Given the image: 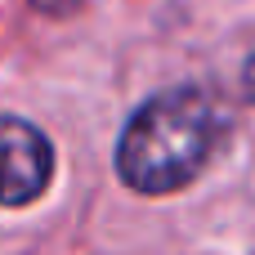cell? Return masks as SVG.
Segmentation results:
<instances>
[{
    "label": "cell",
    "instance_id": "cell-1",
    "mask_svg": "<svg viewBox=\"0 0 255 255\" xmlns=\"http://www.w3.org/2000/svg\"><path fill=\"white\" fill-rule=\"evenodd\" d=\"M220 139V112L206 90L175 85L166 94H152L121 130L117 139V175L126 188L166 197L193 184L215 152Z\"/></svg>",
    "mask_w": 255,
    "mask_h": 255
},
{
    "label": "cell",
    "instance_id": "cell-2",
    "mask_svg": "<svg viewBox=\"0 0 255 255\" xmlns=\"http://www.w3.org/2000/svg\"><path fill=\"white\" fill-rule=\"evenodd\" d=\"M49 175H54L49 139L22 117H0V206L36 202Z\"/></svg>",
    "mask_w": 255,
    "mask_h": 255
},
{
    "label": "cell",
    "instance_id": "cell-3",
    "mask_svg": "<svg viewBox=\"0 0 255 255\" xmlns=\"http://www.w3.org/2000/svg\"><path fill=\"white\" fill-rule=\"evenodd\" d=\"M40 9H67V4H76V0H36Z\"/></svg>",
    "mask_w": 255,
    "mask_h": 255
}]
</instances>
